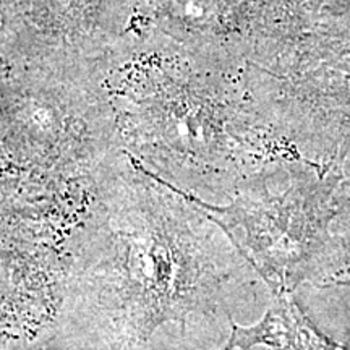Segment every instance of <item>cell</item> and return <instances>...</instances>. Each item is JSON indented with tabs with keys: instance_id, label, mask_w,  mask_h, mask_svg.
Returning a JSON list of instances; mask_svg holds the SVG:
<instances>
[{
	"instance_id": "obj_1",
	"label": "cell",
	"mask_w": 350,
	"mask_h": 350,
	"mask_svg": "<svg viewBox=\"0 0 350 350\" xmlns=\"http://www.w3.org/2000/svg\"><path fill=\"white\" fill-rule=\"evenodd\" d=\"M75 284L99 338L143 350L157 327L211 305L217 269L191 216L154 187L129 188L88 232Z\"/></svg>"
},
{
	"instance_id": "obj_2",
	"label": "cell",
	"mask_w": 350,
	"mask_h": 350,
	"mask_svg": "<svg viewBox=\"0 0 350 350\" xmlns=\"http://www.w3.org/2000/svg\"><path fill=\"white\" fill-rule=\"evenodd\" d=\"M256 345L271 350H350L319 334L286 291H275L273 305L255 326L232 323L230 338L222 350H250Z\"/></svg>"
}]
</instances>
